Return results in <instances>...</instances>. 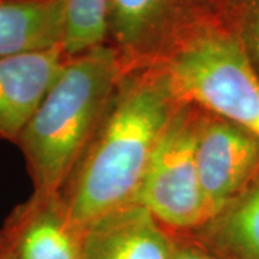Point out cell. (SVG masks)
<instances>
[{
    "label": "cell",
    "instance_id": "7a4b0ae2",
    "mask_svg": "<svg viewBox=\"0 0 259 259\" xmlns=\"http://www.w3.org/2000/svg\"><path fill=\"white\" fill-rule=\"evenodd\" d=\"M124 72L117 52L107 44L68 56L15 143L23 154L33 192L61 193Z\"/></svg>",
    "mask_w": 259,
    "mask_h": 259
},
{
    "label": "cell",
    "instance_id": "7c38bea8",
    "mask_svg": "<svg viewBox=\"0 0 259 259\" xmlns=\"http://www.w3.org/2000/svg\"><path fill=\"white\" fill-rule=\"evenodd\" d=\"M108 0H66L64 52L82 54L105 44Z\"/></svg>",
    "mask_w": 259,
    "mask_h": 259
},
{
    "label": "cell",
    "instance_id": "52a82bcc",
    "mask_svg": "<svg viewBox=\"0 0 259 259\" xmlns=\"http://www.w3.org/2000/svg\"><path fill=\"white\" fill-rule=\"evenodd\" d=\"M82 229L71 222L61 193L30 194L0 228L12 259H81Z\"/></svg>",
    "mask_w": 259,
    "mask_h": 259
},
{
    "label": "cell",
    "instance_id": "9a60e30c",
    "mask_svg": "<svg viewBox=\"0 0 259 259\" xmlns=\"http://www.w3.org/2000/svg\"><path fill=\"white\" fill-rule=\"evenodd\" d=\"M0 259H12L10 253L6 249V246L3 245V242L0 241Z\"/></svg>",
    "mask_w": 259,
    "mask_h": 259
},
{
    "label": "cell",
    "instance_id": "ba28073f",
    "mask_svg": "<svg viewBox=\"0 0 259 259\" xmlns=\"http://www.w3.org/2000/svg\"><path fill=\"white\" fill-rule=\"evenodd\" d=\"M81 259H171V231L146 207L125 204L83 228Z\"/></svg>",
    "mask_w": 259,
    "mask_h": 259
},
{
    "label": "cell",
    "instance_id": "8fae6325",
    "mask_svg": "<svg viewBox=\"0 0 259 259\" xmlns=\"http://www.w3.org/2000/svg\"><path fill=\"white\" fill-rule=\"evenodd\" d=\"M190 235L219 259H259V177Z\"/></svg>",
    "mask_w": 259,
    "mask_h": 259
},
{
    "label": "cell",
    "instance_id": "3957f363",
    "mask_svg": "<svg viewBox=\"0 0 259 259\" xmlns=\"http://www.w3.org/2000/svg\"><path fill=\"white\" fill-rule=\"evenodd\" d=\"M160 65L182 101L233 121L259 139V74L219 22L196 32Z\"/></svg>",
    "mask_w": 259,
    "mask_h": 259
},
{
    "label": "cell",
    "instance_id": "8992f818",
    "mask_svg": "<svg viewBox=\"0 0 259 259\" xmlns=\"http://www.w3.org/2000/svg\"><path fill=\"white\" fill-rule=\"evenodd\" d=\"M196 164L212 218L259 177V139L236 122L200 108Z\"/></svg>",
    "mask_w": 259,
    "mask_h": 259
},
{
    "label": "cell",
    "instance_id": "5bb4252c",
    "mask_svg": "<svg viewBox=\"0 0 259 259\" xmlns=\"http://www.w3.org/2000/svg\"><path fill=\"white\" fill-rule=\"evenodd\" d=\"M171 259H219L190 233L171 232Z\"/></svg>",
    "mask_w": 259,
    "mask_h": 259
},
{
    "label": "cell",
    "instance_id": "9c48e42d",
    "mask_svg": "<svg viewBox=\"0 0 259 259\" xmlns=\"http://www.w3.org/2000/svg\"><path fill=\"white\" fill-rule=\"evenodd\" d=\"M66 61L62 47L0 58V141L16 143Z\"/></svg>",
    "mask_w": 259,
    "mask_h": 259
},
{
    "label": "cell",
    "instance_id": "30bf717a",
    "mask_svg": "<svg viewBox=\"0 0 259 259\" xmlns=\"http://www.w3.org/2000/svg\"><path fill=\"white\" fill-rule=\"evenodd\" d=\"M66 0H0V58L62 47Z\"/></svg>",
    "mask_w": 259,
    "mask_h": 259
},
{
    "label": "cell",
    "instance_id": "6da1fadb",
    "mask_svg": "<svg viewBox=\"0 0 259 259\" xmlns=\"http://www.w3.org/2000/svg\"><path fill=\"white\" fill-rule=\"evenodd\" d=\"M182 100L161 65L125 71L98 128L61 190L83 229L134 202L151 154Z\"/></svg>",
    "mask_w": 259,
    "mask_h": 259
},
{
    "label": "cell",
    "instance_id": "277c9868",
    "mask_svg": "<svg viewBox=\"0 0 259 259\" xmlns=\"http://www.w3.org/2000/svg\"><path fill=\"white\" fill-rule=\"evenodd\" d=\"M200 108L182 101L154 148L134 202L168 231L192 233L210 219L196 164Z\"/></svg>",
    "mask_w": 259,
    "mask_h": 259
},
{
    "label": "cell",
    "instance_id": "4fadbf2b",
    "mask_svg": "<svg viewBox=\"0 0 259 259\" xmlns=\"http://www.w3.org/2000/svg\"><path fill=\"white\" fill-rule=\"evenodd\" d=\"M219 22L259 74V0H221Z\"/></svg>",
    "mask_w": 259,
    "mask_h": 259
},
{
    "label": "cell",
    "instance_id": "5b68a950",
    "mask_svg": "<svg viewBox=\"0 0 259 259\" xmlns=\"http://www.w3.org/2000/svg\"><path fill=\"white\" fill-rule=\"evenodd\" d=\"M219 6L221 0H108L105 44L125 71L160 65L196 32L219 22Z\"/></svg>",
    "mask_w": 259,
    "mask_h": 259
}]
</instances>
